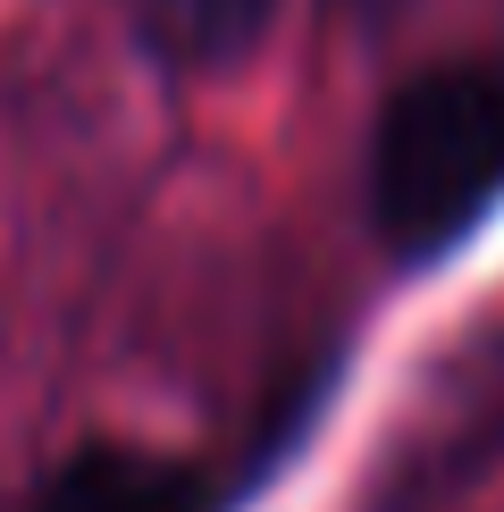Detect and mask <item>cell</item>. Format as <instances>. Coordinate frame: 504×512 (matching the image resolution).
<instances>
[{
  "instance_id": "cell-4",
  "label": "cell",
  "mask_w": 504,
  "mask_h": 512,
  "mask_svg": "<svg viewBox=\"0 0 504 512\" xmlns=\"http://www.w3.org/2000/svg\"><path fill=\"white\" fill-rule=\"evenodd\" d=\"M269 17H278V0H135L143 51L177 76L236 68L252 42L269 34Z\"/></svg>"
},
{
  "instance_id": "cell-3",
  "label": "cell",
  "mask_w": 504,
  "mask_h": 512,
  "mask_svg": "<svg viewBox=\"0 0 504 512\" xmlns=\"http://www.w3.org/2000/svg\"><path fill=\"white\" fill-rule=\"evenodd\" d=\"M34 512H227V487L185 454L152 445H84L42 479Z\"/></svg>"
},
{
  "instance_id": "cell-5",
  "label": "cell",
  "mask_w": 504,
  "mask_h": 512,
  "mask_svg": "<svg viewBox=\"0 0 504 512\" xmlns=\"http://www.w3.org/2000/svg\"><path fill=\"white\" fill-rule=\"evenodd\" d=\"M336 9H345V17H362V26H378V17H395L404 0H336Z\"/></svg>"
},
{
  "instance_id": "cell-2",
  "label": "cell",
  "mask_w": 504,
  "mask_h": 512,
  "mask_svg": "<svg viewBox=\"0 0 504 512\" xmlns=\"http://www.w3.org/2000/svg\"><path fill=\"white\" fill-rule=\"evenodd\" d=\"M504 462V319L454 336L362 471V512H446Z\"/></svg>"
},
{
  "instance_id": "cell-1",
  "label": "cell",
  "mask_w": 504,
  "mask_h": 512,
  "mask_svg": "<svg viewBox=\"0 0 504 512\" xmlns=\"http://www.w3.org/2000/svg\"><path fill=\"white\" fill-rule=\"evenodd\" d=\"M504 202V68H429L387 101L370 143V219L404 269L446 261Z\"/></svg>"
}]
</instances>
